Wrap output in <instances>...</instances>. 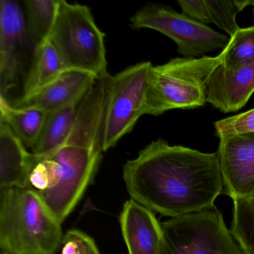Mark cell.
<instances>
[{
	"instance_id": "5bb4252c",
	"label": "cell",
	"mask_w": 254,
	"mask_h": 254,
	"mask_svg": "<svg viewBox=\"0 0 254 254\" xmlns=\"http://www.w3.org/2000/svg\"><path fill=\"white\" fill-rule=\"evenodd\" d=\"M32 154L7 125L0 123V190L28 189Z\"/></svg>"
},
{
	"instance_id": "2e32d148",
	"label": "cell",
	"mask_w": 254,
	"mask_h": 254,
	"mask_svg": "<svg viewBox=\"0 0 254 254\" xmlns=\"http://www.w3.org/2000/svg\"><path fill=\"white\" fill-rule=\"evenodd\" d=\"M62 59L50 40L35 50L30 69L23 85V95L18 99H26L42 90L59 78L65 70Z\"/></svg>"
},
{
	"instance_id": "9a60e30c",
	"label": "cell",
	"mask_w": 254,
	"mask_h": 254,
	"mask_svg": "<svg viewBox=\"0 0 254 254\" xmlns=\"http://www.w3.org/2000/svg\"><path fill=\"white\" fill-rule=\"evenodd\" d=\"M48 112L33 107H16L0 96V123L7 125L26 148H32L39 137Z\"/></svg>"
},
{
	"instance_id": "5b68a950",
	"label": "cell",
	"mask_w": 254,
	"mask_h": 254,
	"mask_svg": "<svg viewBox=\"0 0 254 254\" xmlns=\"http://www.w3.org/2000/svg\"><path fill=\"white\" fill-rule=\"evenodd\" d=\"M105 35L87 5L59 0L56 22L50 41L66 69L89 72L96 78L108 72Z\"/></svg>"
},
{
	"instance_id": "44dd1931",
	"label": "cell",
	"mask_w": 254,
	"mask_h": 254,
	"mask_svg": "<svg viewBox=\"0 0 254 254\" xmlns=\"http://www.w3.org/2000/svg\"><path fill=\"white\" fill-rule=\"evenodd\" d=\"M211 21L219 29L233 36L240 28L238 26V14L246 7L252 6L254 0H204Z\"/></svg>"
},
{
	"instance_id": "6da1fadb",
	"label": "cell",
	"mask_w": 254,
	"mask_h": 254,
	"mask_svg": "<svg viewBox=\"0 0 254 254\" xmlns=\"http://www.w3.org/2000/svg\"><path fill=\"white\" fill-rule=\"evenodd\" d=\"M123 179L131 199L170 218L212 207L224 190L216 152L171 145L163 139L127 161Z\"/></svg>"
},
{
	"instance_id": "4316f807",
	"label": "cell",
	"mask_w": 254,
	"mask_h": 254,
	"mask_svg": "<svg viewBox=\"0 0 254 254\" xmlns=\"http://www.w3.org/2000/svg\"><path fill=\"white\" fill-rule=\"evenodd\" d=\"M252 6H253V14H254V2H253Z\"/></svg>"
},
{
	"instance_id": "484cf974",
	"label": "cell",
	"mask_w": 254,
	"mask_h": 254,
	"mask_svg": "<svg viewBox=\"0 0 254 254\" xmlns=\"http://www.w3.org/2000/svg\"><path fill=\"white\" fill-rule=\"evenodd\" d=\"M92 254H100V253H99V250L97 249L96 250V251H95Z\"/></svg>"
},
{
	"instance_id": "30bf717a",
	"label": "cell",
	"mask_w": 254,
	"mask_h": 254,
	"mask_svg": "<svg viewBox=\"0 0 254 254\" xmlns=\"http://www.w3.org/2000/svg\"><path fill=\"white\" fill-rule=\"evenodd\" d=\"M218 154L224 190L232 199L254 196V131L221 135Z\"/></svg>"
},
{
	"instance_id": "8fae6325",
	"label": "cell",
	"mask_w": 254,
	"mask_h": 254,
	"mask_svg": "<svg viewBox=\"0 0 254 254\" xmlns=\"http://www.w3.org/2000/svg\"><path fill=\"white\" fill-rule=\"evenodd\" d=\"M96 76L77 69H65L59 78L26 99H17L16 107H33L47 112L81 103L96 83Z\"/></svg>"
},
{
	"instance_id": "ac0fdd59",
	"label": "cell",
	"mask_w": 254,
	"mask_h": 254,
	"mask_svg": "<svg viewBox=\"0 0 254 254\" xmlns=\"http://www.w3.org/2000/svg\"><path fill=\"white\" fill-rule=\"evenodd\" d=\"M23 7L28 37L36 50L50 39L57 16L59 0H26Z\"/></svg>"
},
{
	"instance_id": "277c9868",
	"label": "cell",
	"mask_w": 254,
	"mask_h": 254,
	"mask_svg": "<svg viewBox=\"0 0 254 254\" xmlns=\"http://www.w3.org/2000/svg\"><path fill=\"white\" fill-rule=\"evenodd\" d=\"M215 57L176 58L153 66L148 78L145 114L158 116L175 109H193L206 102V84L222 62Z\"/></svg>"
},
{
	"instance_id": "d6986e66",
	"label": "cell",
	"mask_w": 254,
	"mask_h": 254,
	"mask_svg": "<svg viewBox=\"0 0 254 254\" xmlns=\"http://www.w3.org/2000/svg\"><path fill=\"white\" fill-rule=\"evenodd\" d=\"M230 232L244 254H254V196L233 199Z\"/></svg>"
},
{
	"instance_id": "ba28073f",
	"label": "cell",
	"mask_w": 254,
	"mask_h": 254,
	"mask_svg": "<svg viewBox=\"0 0 254 254\" xmlns=\"http://www.w3.org/2000/svg\"><path fill=\"white\" fill-rule=\"evenodd\" d=\"M130 27L157 31L178 45L185 58H198L217 50H224L230 38L198 23L182 13L162 4L148 3L130 18Z\"/></svg>"
},
{
	"instance_id": "603a6c76",
	"label": "cell",
	"mask_w": 254,
	"mask_h": 254,
	"mask_svg": "<svg viewBox=\"0 0 254 254\" xmlns=\"http://www.w3.org/2000/svg\"><path fill=\"white\" fill-rule=\"evenodd\" d=\"M61 245L62 254H92L98 249L91 237L77 230H69Z\"/></svg>"
},
{
	"instance_id": "e0dca14e",
	"label": "cell",
	"mask_w": 254,
	"mask_h": 254,
	"mask_svg": "<svg viewBox=\"0 0 254 254\" xmlns=\"http://www.w3.org/2000/svg\"><path fill=\"white\" fill-rule=\"evenodd\" d=\"M78 105L48 113L39 137L31 148L33 154H51L66 142L75 125Z\"/></svg>"
},
{
	"instance_id": "ffe728a7",
	"label": "cell",
	"mask_w": 254,
	"mask_h": 254,
	"mask_svg": "<svg viewBox=\"0 0 254 254\" xmlns=\"http://www.w3.org/2000/svg\"><path fill=\"white\" fill-rule=\"evenodd\" d=\"M224 53L221 64L228 69H236L254 64V26L239 29L230 37Z\"/></svg>"
},
{
	"instance_id": "d4e9b609",
	"label": "cell",
	"mask_w": 254,
	"mask_h": 254,
	"mask_svg": "<svg viewBox=\"0 0 254 254\" xmlns=\"http://www.w3.org/2000/svg\"><path fill=\"white\" fill-rule=\"evenodd\" d=\"M0 254H9V253L7 252V251H1V253H0Z\"/></svg>"
},
{
	"instance_id": "9c48e42d",
	"label": "cell",
	"mask_w": 254,
	"mask_h": 254,
	"mask_svg": "<svg viewBox=\"0 0 254 254\" xmlns=\"http://www.w3.org/2000/svg\"><path fill=\"white\" fill-rule=\"evenodd\" d=\"M35 52L26 32L23 7L15 0H1L0 96L8 100L10 93L24 83Z\"/></svg>"
},
{
	"instance_id": "7402d4cb",
	"label": "cell",
	"mask_w": 254,
	"mask_h": 254,
	"mask_svg": "<svg viewBox=\"0 0 254 254\" xmlns=\"http://www.w3.org/2000/svg\"><path fill=\"white\" fill-rule=\"evenodd\" d=\"M217 136L254 131V108L215 123Z\"/></svg>"
},
{
	"instance_id": "7c38bea8",
	"label": "cell",
	"mask_w": 254,
	"mask_h": 254,
	"mask_svg": "<svg viewBox=\"0 0 254 254\" xmlns=\"http://www.w3.org/2000/svg\"><path fill=\"white\" fill-rule=\"evenodd\" d=\"M254 93V64L236 69L217 66L206 84V102L221 112L242 109Z\"/></svg>"
},
{
	"instance_id": "3957f363",
	"label": "cell",
	"mask_w": 254,
	"mask_h": 254,
	"mask_svg": "<svg viewBox=\"0 0 254 254\" xmlns=\"http://www.w3.org/2000/svg\"><path fill=\"white\" fill-rule=\"evenodd\" d=\"M62 224L30 189L0 190V248L11 254H56Z\"/></svg>"
},
{
	"instance_id": "52a82bcc",
	"label": "cell",
	"mask_w": 254,
	"mask_h": 254,
	"mask_svg": "<svg viewBox=\"0 0 254 254\" xmlns=\"http://www.w3.org/2000/svg\"><path fill=\"white\" fill-rule=\"evenodd\" d=\"M153 65L144 62L111 76L102 132V149H111L145 115L148 78Z\"/></svg>"
},
{
	"instance_id": "8992f818",
	"label": "cell",
	"mask_w": 254,
	"mask_h": 254,
	"mask_svg": "<svg viewBox=\"0 0 254 254\" xmlns=\"http://www.w3.org/2000/svg\"><path fill=\"white\" fill-rule=\"evenodd\" d=\"M161 254H244L215 206L161 223Z\"/></svg>"
},
{
	"instance_id": "4fadbf2b",
	"label": "cell",
	"mask_w": 254,
	"mask_h": 254,
	"mask_svg": "<svg viewBox=\"0 0 254 254\" xmlns=\"http://www.w3.org/2000/svg\"><path fill=\"white\" fill-rule=\"evenodd\" d=\"M120 221L128 254H161V223L153 211L130 199L124 203Z\"/></svg>"
},
{
	"instance_id": "7a4b0ae2",
	"label": "cell",
	"mask_w": 254,
	"mask_h": 254,
	"mask_svg": "<svg viewBox=\"0 0 254 254\" xmlns=\"http://www.w3.org/2000/svg\"><path fill=\"white\" fill-rule=\"evenodd\" d=\"M108 93V78L96 80L78 105L66 142L47 155L32 153L28 189L41 197L61 224L81 200L100 164Z\"/></svg>"
},
{
	"instance_id": "cb8c5ba5",
	"label": "cell",
	"mask_w": 254,
	"mask_h": 254,
	"mask_svg": "<svg viewBox=\"0 0 254 254\" xmlns=\"http://www.w3.org/2000/svg\"><path fill=\"white\" fill-rule=\"evenodd\" d=\"M178 3L184 15L203 24L212 23L204 0H180Z\"/></svg>"
}]
</instances>
